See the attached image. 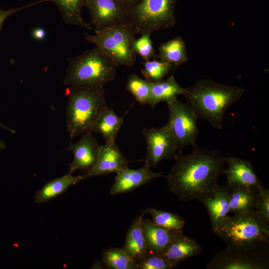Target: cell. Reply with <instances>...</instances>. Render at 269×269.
Listing matches in <instances>:
<instances>
[{
    "instance_id": "cell-1",
    "label": "cell",
    "mask_w": 269,
    "mask_h": 269,
    "mask_svg": "<svg viewBox=\"0 0 269 269\" xmlns=\"http://www.w3.org/2000/svg\"><path fill=\"white\" fill-rule=\"evenodd\" d=\"M165 176L169 190L182 201L198 200L218 184L225 168V157L216 150L196 145L187 154H179Z\"/></svg>"
},
{
    "instance_id": "cell-2",
    "label": "cell",
    "mask_w": 269,
    "mask_h": 269,
    "mask_svg": "<svg viewBox=\"0 0 269 269\" xmlns=\"http://www.w3.org/2000/svg\"><path fill=\"white\" fill-rule=\"evenodd\" d=\"M238 86L225 85L210 79H200L184 88L182 95L198 119L221 130L227 109L244 95Z\"/></svg>"
},
{
    "instance_id": "cell-3",
    "label": "cell",
    "mask_w": 269,
    "mask_h": 269,
    "mask_svg": "<svg viewBox=\"0 0 269 269\" xmlns=\"http://www.w3.org/2000/svg\"><path fill=\"white\" fill-rule=\"evenodd\" d=\"M66 107L67 132L71 139L90 132L105 110L110 107L104 87H68Z\"/></svg>"
},
{
    "instance_id": "cell-4",
    "label": "cell",
    "mask_w": 269,
    "mask_h": 269,
    "mask_svg": "<svg viewBox=\"0 0 269 269\" xmlns=\"http://www.w3.org/2000/svg\"><path fill=\"white\" fill-rule=\"evenodd\" d=\"M118 67L98 47L68 58L64 85L81 88L104 87L115 77Z\"/></svg>"
},
{
    "instance_id": "cell-5",
    "label": "cell",
    "mask_w": 269,
    "mask_h": 269,
    "mask_svg": "<svg viewBox=\"0 0 269 269\" xmlns=\"http://www.w3.org/2000/svg\"><path fill=\"white\" fill-rule=\"evenodd\" d=\"M212 231L231 249L253 248L269 244V224L255 210L227 216Z\"/></svg>"
},
{
    "instance_id": "cell-6",
    "label": "cell",
    "mask_w": 269,
    "mask_h": 269,
    "mask_svg": "<svg viewBox=\"0 0 269 269\" xmlns=\"http://www.w3.org/2000/svg\"><path fill=\"white\" fill-rule=\"evenodd\" d=\"M95 34L84 33L88 42L98 47L107 54L117 67H132L136 54L133 48L135 33L129 22L102 30H94Z\"/></svg>"
},
{
    "instance_id": "cell-7",
    "label": "cell",
    "mask_w": 269,
    "mask_h": 269,
    "mask_svg": "<svg viewBox=\"0 0 269 269\" xmlns=\"http://www.w3.org/2000/svg\"><path fill=\"white\" fill-rule=\"evenodd\" d=\"M177 0H140L127 10L129 22L136 34L151 33L174 26Z\"/></svg>"
},
{
    "instance_id": "cell-8",
    "label": "cell",
    "mask_w": 269,
    "mask_h": 269,
    "mask_svg": "<svg viewBox=\"0 0 269 269\" xmlns=\"http://www.w3.org/2000/svg\"><path fill=\"white\" fill-rule=\"evenodd\" d=\"M269 245L231 249L218 252L207 263V269H267L269 267Z\"/></svg>"
},
{
    "instance_id": "cell-9",
    "label": "cell",
    "mask_w": 269,
    "mask_h": 269,
    "mask_svg": "<svg viewBox=\"0 0 269 269\" xmlns=\"http://www.w3.org/2000/svg\"><path fill=\"white\" fill-rule=\"evenodd\" d=\"M142 134L146 145L144 165L155 167L162 160L176 156L178 142L169 122L159 128H143Z\"/></svg>"
},
{
    "instance_id": "cell-10",
    "label": "cell",
    "mask_w": 269,
    "mask_h": 269,
    "mask_svg": "<svg viewBox=\"0 0 269 269\" xmlns=\"http://www.w3.org/2000/svg\"><path fill=\"white\" fill-rule=\"evenodd\" d=\"M167 106L168 122L177 140L178 152L182 154V150L185 146H196L199 131L197 126L199 119L186 103H182L178 99Z\"/></svg>"
},
{
    "instance_id": "cell-11",
    "label": "cell",
    "mask_w": 269,
    "mask_h": 269,
    "mask_svg": "<svg viewBox=\"0 0 269 269\" xmlns=\"http://www.w3.org/2000/svg\"><path fill=\"white\" fill-rule=\"evenodd\" d=\"M91 23L102 30L129 22L127 9L118 0H84Z\"/></svg>"
},
{
    "instance_id": "cell-12",
    "label": "cell",
    "mask_w": 269,
    "mask_h": 269,
    "mask_svg": "<svg viewBox=\"0 0 269 269\" xmlns=\"http://www.w3.org/2000/svg\"><path fill=\"white\" fill-rule=\"evenodd\" d=\"M82 137L75 143H70L66 151L73 154V159L69 164V173L80 170L86 173L95 164L101 147L92 133L82 134Z\"/></svg>"
},
{
    "instance_id": "cell-13",
    "label": "cell",
    "mask_w": 269,
    "mask_h": 269,
    "mask_svg": "<svg viewBox=\"0 0 269 269\" xmlns=\"http://www.w3.org/2000/svg\"><path fill=\"white\" fill-rule=\"evenodd\" d=\"M128 168V161L116 142L101 145L97 160L93 168L81 175L82 179L118 172Z\"/></svg>"
},
{
    "instance_id": "cell-14",
    "label": "cell",
    "mask_w": 269,
    "mask_h": 269,
    "mask_svg": "<svg viewBox=\"0 0 269 269\" xmlns=\"http://www.w3.org/2000/svg\"><path fill=\"white\" fill-rule=\"evenodd\" d=\"M225 161L227 167L223 174L228 187L242 186L257 190L263 186L250 161L232 156L225 157Z\"/></svg>"
},
{
    "instance_id": "cell-15",
    "label": "cell",
    "mask_w": 269,
    "mask_h": 269,
    "mask_svg": "<svg viewBox=\"0 0 269 269\" xmlns=\"http://www.w3.org/2000/svg\"><path fill=\"white\" fill-rule=\"evenodd\" d=\"M116 173L114 182L110 189V193L112 195L131 192L153 179L165 176L162 172H153L150 168L145 165L137 169L128 168Z\"/></svg>"
},
{
    "instance_id": "cell-16",
    "label": "cell",
    "mask_w": 269,
    "mask_h": 269,
    "mask_svg": "<svg viewBox=\"0 0 269 269\" xmlns=\"http://www.w3.org/2000/svg\"><path fill=\"white\" fill-rule=\"evenodd\" d=\"M206 207L210 219L212 230L228 216L229 209V188L218 184L198 200Z\"/></svg>"
},
{
    "instance_id": "cell-17",
    "label": "cell",
    "mask_w": 269,
    "mask_h": 269,
    "mask_svg": "<svg viewBox=\"0 0 269 269\" xmlns=\"http://www.w3.org/2000/svg\"><path fill=\"white\" fill-rule=\"evenodd\" d=\"M142 227L148 254L157 255H161L170 243L181 233L165 229L147 219H142Z\"/></svg>"
},
{
    "instance_id": "cell-18",
    "label": "cell",
    "mask_w": 269,
    "mask_h": 269,
    "mask_svg": "<svg viewBox=\"0 0 269 269\" xmlns=\"http://www.w3.org/2000/svg\"><path fill=\"white\" fill-rule=\"evenodd\" d=\"M203 249L193 238L179 234L160 255L166 259L178 263L189 258L199 256Z\"/></svg>"
},
{
    "instance_id": "cell-19",
    "label": "cell",
    "mask_w": 269,
    "mask_h": 269,
    "mask_svg": "<svg viewBox=\"0 0 269 269\" xmlns=\"http://www.w3.org/2000/svg\"><path fill=\"white\" fill-rule=\"evenodd\" d=\"M144 214L142 212L134 220L127 233L125 244L122 247L136 262L148 254L142 227Z\"/></svg>"
},
{
    "instance_id": "cell-20",
    "label": "cell",
    "mask_w": 269,
    "mask_h": 269,
    "mask_svg": "<svg viewBox=\"0 0 269 269\" xmlns=\"http://www.w3.org/2000/svg\"><path fill=\"white\" fill-rule=\"evenodd\" d=\"M82 180L81 175L74 176L69 172L46 183L35 193L33 198L37 204L52 200L64 194L71 186Z\"/></svg>"
},
{
    "instance_id": "cell-21",
    "label": "cell",
    "mask_w": 269,
    "mask_h": 269,
    "mask_svg": "<svg viewBox=\"0 0 269 269\" xmlns=\"http://www.w3.org/2000/svg\"><path fill=\"white\" fill-rule=\"evenodd\" d=\"M184 88L182 87L175 80L173 75L167 79L151 82L150 96L148 104L153 108L162 102L169 104L181 95Z\"/></svg>"
},
{
    "instance_id": "cell-22",
    "label": "cell",
    "mask_w": 269,
    "mask_h": 269,
    "mask_svg": "<svg viewBox=\"0 0 269 269\" xmlns=\"http://www.w3.org/2000/svg\"><path fill=\"white\" fill-rule=\"evenodd\" d=\"M123 123V117H119L109 108L99 116L93 124L90 132L100 133L106 143L114 142Z\"/></svg>"
},
{
    "instance_id": "cell-23",
    "label": "cell",
    "mask_w": 269,
    "mask_h": 269,
    "mask_svg": "<svg viewBox=\"0 0 269 269\" xmlns=\"http://www.w3.org/2000/svg\"><path fill=\"white\" fill-rule=\"evenodd\" d=\"M229 188L230 212L234 215H237L254 210L257 190L242 186H236Z\"/></svg>"
},
{
    "instance_id": "cell-24",
    "label": "cell",
    "mask_w": 269,
    "mask_h": 269,
    "mask_svg": "<svg viewBox=\"0 0 269 269\" xmlns=\"http://www.w3.org/2000/svg\"><path fill=\"white\" fill-rule=\"evenodd\" d=\"M158 51L159 60L169 63L174 68L188 60L185 42L179 36L162 43L158 48Z\"/></svg>"
},
{
    "instance_id": "cell-25",
    "label": "cell",
    "mask_w": 269,
    "mask_h": 269,
    "mask_svg": "<svg viewBox=\"0 0 269 269\" xmlns=\"http://www.w3.org/2000/svg\"><path fill=\"white\" fill-rule=\"evenodd\" d=\"M56 4L64 21L69 24L80 26L88 30H94L82 16L84 0H44Z\"/></svg>"
},
{
    "instance_id": "cell-26",
    "label": "cell",
    "mask_w": 269,
    "mask_h": 269,
    "mask_svg": "<svg viewBox=\"0 0 269 269\" xmlns=\"http://www.w3.org/2000/svg\"><path fill=\"white\" fill-rule=\"evenodd\" d=\"M142 212L149 214L152 217L151 221L156 225L171 232L183 233L185 221L179 215L153 208Z\"/></svg>"
},
{
    "instance_id": "cell-27",
    "label": "cell",
    "mask_w": 269,
    "mask_h": 269,
    "mask_svg": "<svg viewBox=\"0 0 269 269\" xmlns=\"http://www.w3.org/2000/svg\"><path fill=\"white\" fill-rule=\"evenodd\" d=\"M102 262L105 267L109 269H137V262L123 247L104 250Z\"/></svg>"
},
{
    "instance_id": "cell-28",
    "label": "cell",
    "mask_w": 269,
    "mask_h": 269,
    "mask_svg": "<svg viewBox=\"0 0 269 269\" xmlns=\"http://www.w3.org/2000/svg\"><path fill=\"white\" fill-rule=\"evenodd\" d=\"M151 82L143 80L135 74L130 75L128 78L126 89L140 104H148Z\"/></svg>"
},
{
    "instance_id": "cell-29",
    "label": "cell",
    "mask_w": 269,
    "mask_h": 269,
    "mask_svg": "<svg viewBox=\"0 0 269 269\" xmlns=\"http://www.w3.org/2000/svg\"><path fill=\"white\" fill-rule=\"evenodd\" d=\"M142 64L143 68L141 73L146 80L151 82L163 80L165 76L175 68L171 64L157 59L145 61Z\"/></svg>"
},
{
    "instance_id": "cell-30",
    "label": "cell",
    "mask_w": 269,
    "mask_h": 269,
    "mask_svg": "<svg viewBox=\"0 0 269 269\" xmlns=\"http://www.w3.org/2000/svg\"><path fill=\"white\" fill-rule=\"evenodd\" d=\"M177 265L160 255L147 254L137 262V269H171Z\"/></svg>"
},
{
    "instance_id": "cell-31",
    "label": "cell",
    "mask_w": 269,
    "mask_h": 269,
    "mask_svg": "<svg viewBox=\"0 0 269 269\" xmlns=\"http://www.w3.org/2000/svg\"><path fill=\"white\" fill-rule=\"evenodd\" d=\"M150 35V33H143L138 39L135 38L133 43L134 52L144 61L158 58V55L154 51Z\"/></svg>"
},
{
    "instance_id": "cell-32",
    "label": "cell",
    "mask_w": 269,
    "mask_h": 269,
    "mask_svg": "<svg viewBox=\"0 0 269 269\" xmlns=\"http://www.w3.org/2000/svg\"><path fill=\"white\" fill-rule=\"evenodd\" d=\"M255 208L258 214L269 224V190L264 186L257 190Z\"/></svg>"
},
{
    "instance_id": "cell-33",
    "label": "cell",
    "mask_w": 269,
    "mask_h": 269,
    "mask_svg": "<svg viewBox=\"0 0 269 269\" xmlns=\"http://www.w3.org/2000/svg\"><path fill=\"white\" fill-rule=\"evenodd\" d=\"M45 1L44 0H39L38 1H36L30 4L18 7L15 8H11L9 9H2L0 8V30L2 29L3 24L4 21L10 15L14 13L15 12L20 11L24 8L29 7L30 6L34 5L40 2Z\"/></svg>"
},
{
    "instance_id": "cell-34",
    "label": "cell",
    "mask_w": 269,
    "mask_h": 269,
    "mask_svg": "<svg viewBox=\"0 0 269 269\" xmlns=\"http://www.w3.org/2000/svg\"><path fill=\"white\" fill-rule=\"evenodd\" d=\"M127 10L135 6L140 0H118Z\"/></svg>"
},
{
    "instance_id": "cell-35",
    "label": "cell",
    "mask_w": 269,
    "mask_h": 269,
    "mask_svg": "<svg viewBox=\"0 0 269 269\" xmlns=\"http://www.w3.org/2000/svg\"><path fill=\"white\" fill-rule=\"evenodd\" d=\"M34 36L37 38H42L44 35V32L41 29H38L34 31Z\"/></svg>"
},
{
    "instance_id": "cell-36",
    "label": "cell",
    "mask_w": 269,
    "mask_h": 269,
    "mask_svg": "<svg viewBox=\"0 0 269 269\" xmlns=\"http://www.w3.org/2000/svg\"><path fill=\"white\" fill-rule=\"evenodd\" d=\"M0 127L1 128H3V129L9 131L11 133L14 134L15 133V131L14 130L7 127L6 126H5L4 124H3L0 121Z\"/></svg>"
}]
</instances>
